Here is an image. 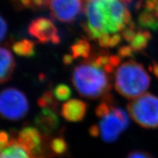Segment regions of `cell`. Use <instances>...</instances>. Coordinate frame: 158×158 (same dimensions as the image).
<instances>
[{
  "label": "cell",
  "mask_w": 158,
  "mask_h": 158,
  "mask_svg": "<svg viewBox=\"0 0 158 158\" xmlns=\"http://www.w3.org/2000/svg\"><path fill=\"white\" fill-rule=\"evenodd\" d=\"M110 76V74L89 57L74 68L71 80L81 96L96 100L109 95L112 86Z\"/></svg>",
  "instance_id": "2"
},
{
  "label": "cell",
  "mask_w": 158,
  "mask_h": 158,
  "mask_svg": "<svg viewBox=\"0 0 158 158\" xmlns=\"http://www.w3.org/2000/svg\"><path fill=\"white\" fill-rule=\"evenodd\" d=\"M156 13H157V14H158V8L157 9V11H156Z\"/></svg>",
  "instance_id": "28"
},
{
  "label": "cell",
  "mask_w": 158,
  "mask_h": 158,
  "mask_svg": "<svg viewBox=\"0 0 158 158\" xmlns=\"http://www.w3.org/2000/svg\"><path fill=\"white\" fill-rule=\"evenodd\" d=\"M121 0H86L84 30L96 42L121 34L133 22L131 13Z\"/></svg>",
  "instance_id": "1"
},
{
  "label": "cell",
  "mask_w": 158,
  "mask_h": 158,
  "mask_svg": "<svg viewBox=\"0 0 158 158\" xmlns=\"http://www.w3.org/2000/svg\"><path fill=\"white\" fill-rule=\"evenodd\" d=\"M10 141V139L9 134L7 132L3 131V130L0 131V143L7 144Z\"/></svg>",
  "instance_id": "25"
},
{
  "label": "cell",
  "mask_w": 158,
  "mask_h": 158,
  "mask_svg": "<svg viewBox=\"0 0 158 158\" xmlns=\"http://www.w3.org/2000/svg\"><path fill=\"white\" fill-rule=\"evenodd\" d=\"M15 68V59L10 51L4 47H0V84L8 81Z\"/></svg>",
  "instance_id": "12"
},
{
  "label": "cell",
  "mask_w": 158,
  "mask_h": 158,
  "mask_svg": "<svg viewBox=\"0 0 158 158\" xmlns=\"http://www.w3.org/2000/svg\"><path fill=\"white\" fill-rule=\"evenodd\" d=\"M92 46L87 40L78 39L70 46V52L68 54L72 61L78 59H87L92 54Z\"/></svg>",
  "instance_id": "14"
},
{
  "label": "cell",
  "mask_w": 158,
  "mask_h": 158,
  "mask_svg": "<svg viewBox=\"0 0 158 158\" xmlns=\"http://www.w3.org/2000/svg\"><path fill=\"white\" fill-rule=\"evenodd\" d=\"M50 148L56 155H63L68 152V144L63 137H56L50 142Z\"/></svg>",
  "instance_id": "18"
},
{
  "label": "cell",
  "mask_w": 158,
  "mask_h": 158,
  "mask_svg": "<svg viewBox=\"0 0 158 158\" xmlns=\"http://www.w3.org/2000/svg\"><path fill=\"white\" fill-rule=\"evenodd\" d=\"M143 7L148 10L156 12L158 8V0H144Z\"/></svg>",
  "instance_id": "23"
},
{
  "label": "cell",
  "mask_w": 158,
  "mask_h": 158,
  "mask_svg": "<svg viewBox=\"0 0 158 158\" xmlns=\"http://www.w3.org/2000/svg\"><path fill=\"white\" fill-rule=\"evenodd\" d=\"M56 99L53 94V92H45L44 94L41 96V98L38 99V106L42 108H52L54 109H56L57 102L56 101Z\"/></svg>",
  "instance_id": "20"
},
{
  "label": "cell",
  "mask_w": 158,
  "mask_h": 158,
  "mask_svg": "<svg viewBox=\"0 0 158 158\" xmlns=\"http://www.w3.org/2000/svg\"><path fill=\"white\" fill-rule=\"evenodd\" d=\"M138 23L141 28L156 31L158 29V14L155 11L143 9L140 12Z\"/></svg>",
  "instance_id": "15"
},
{
  "label": "cell",
  "mask_w": 158,
  "mask_h": 158,
  "mask_svg": "<svg viewBox=\"0 0 158 158\" xmlns=\"http://www.w3.org/2000/svg\"><path fill=\"white\" fill-rule=\"evenodd\" d=\"M86 0H48L51 15L62 23L74 22L85 9Z\"/></svg>",
  "instance_id": "7"
},
{
  "label": "cell",
  "mask_w": 158,
  "mask_h": 158,
  "mask_svg": "<svg viewBox=\"0 0 158 158\" xmlns=\"http://www.w3.org/2000/svg\"><path fill=\"white\" fill-rule=\"evenodd\" d=\"M7 33V22L0 15V42L3 40Z\"/></svg>",
  "instance_id": "24"
},
{
  "label": "cell",
  "mask_w": 158,
  "mask_h": 158,
  "mask_svg": "<svg viewBox=\"0 0 158 158\" xmlns=\"http://www.w3.org/2000/svg\"><path fill=\"white\" fill-rule=\"evenodd\" d=\"M126 158H155L152 155H150L147 152L140 151V150H135L132 152Z\"/></svg>",
  "instance_id": "22"
},
{
  "label": "cell",
  "mask_w": 158,
  "mask_h": 158,
  "mask_svg": "<svg viewBox=\"0 0 158 158\" xmlns=\"http://www.w3.org/2000/svg\"><path fill=\"white\" fill-rule=\"evenodd\" d=\"M151 78L143 66L133 59L126 61L116 70L114 87L120 95L133 100L149 89Z\"/></svg>",
  "instance_id": "3"
},
{
  "label": "cell",
  "mask_w": 158,
  "mask_h": 158,
  "mask_svg": "<svg viewBox=\"0 0 158 158\" xmlns=\"http://www.w3.org/2000/svg\"><path fill=\"white\" fill-rule=\"evenodd\" d=\"M152 40V34L148 30H138L130 43V46L135 53H140L147 48Z\"/></svg>",
  "instance_id": "17"
},
{
  "label": "cell",
  "mask_w": 158,
  "mask_h": 158,
  "mask_svg": "<svg viewBox=\"0 0 158 158\" xmlns=\"http://www.w3.org/2000/svg\"><path fill=\"white\" fill-rule=\"evenodd\" d=\"M16 141L35 156L43 153V138L36 127H23L18 133Z\"/></svg>",
  "instance_id": "9"
},
{
  "label": "cell",
  "mask_w": 158,
  "mask_h": 158,
  "mask_svg": "<svg viewBox=\"0 0 158 158\" xmlns=\"http://www.w3.org/2000/svg\"><path fill=\"white\" fill-rule=\"evenodd\" d=\"M0 158H41L35 156L21 145L15 138L10 141L0 152Z\"/></svg>",
  "instance_id": "13"
},
{
  "label": "cell",
  "mask_w": 158,
  "mask_h": 158,
  "mask_svg": "<svg viewBox=\"0 0 158 158\" xmlns=\"http://www.w3.org/2000/svg\"><path fill=\"white\" fill-rule=\"evenodd\" d=\"M89 133L93 137H98L99 136V129L98 124H93L89 127Z\"/></svg>",
  "instance_id": "26"
},
{
  "label": "cell",
  "mask_w": 158,
  "mask_h": 158,
  "mask_svg": "<svg viewBox=\"0 0 158 158\" xmlns=\"http://www.w3.org/2000/svg\"><path fill=\"white\" fill-rule=\"evenodd\" d=\"M35 122L40 130L48 134L59 127V118L54 108H42V110L35 117Z\"/></svg>",
  "instance_id": "11"
},
{
  "label": "cell",
  "mask_w": 158,
  "mask_h": 158,
  "mask_svg": "<svg viewBox=\"0 0 158 158\" xmlns=\"http://www.w3.org/2000/svg\"><path fill=\"white\" fill-rule=\"evenodd\" d=\"M128 114L135 123L146 129L158 127V96L144 93L127 106Z\"/></svg>",
  "instance_id": "5"
},
{
  "label": "cell",
  "mask_w": 158,
  "mask_h": 158,
  "mask_svg": "<svg viewBox=\"0 0 158 158\" xmlns=\"http://www.w3.org/2000/svg\"><path fill=\"white\" fill-rule=\"evenodd\" d=\"M29 105L23 92L9 87L0 92V115L11 121L23 118L28 114Z\"/></svg>",
  "instance_id": "6"
},
{
  "label": "cell",
  "mask_w": 158,
  "mask_h": 158,
  "mask_svg": "<svg viewBox=\"0 0 158 158\" xmlns=\"http://www.w3.org/2000/svg\"><path fill=\"white\" fill-rule=\"evenodd\" d=\"M28 32L31 37L43 44L58 45L61 42L58 29L51 20L44 17L37 18L29 23Z\"/></svg>",
  "instance_id": "8"
},
{
  "label": "cell",
  "mask_w": 158,
  "mask_h": 158,
  "mask_svg": "<svg viewBox=\"0 0 158 158\" xmlns=\"http://www.w3.org/2000/svg\"><path fill=\"white\" fill-rule=\"evenodd\" d=\"M71 89L68 85L60 84L56 86L53 90V94L55 98L59 101H66L71 96Z\"/></svg>",
  "instance_id": "19"
},
{
  "label": "cell",
  "mask_w": 158,
  "mask_h": 158,
  "mask_svg": "<svg viewBox=\"0 0 158 158\" xmlns=\"http://www.w3.org/2000/svg\"><path fill=\"white\" fill-rule=\"evenodd\" d=\"M95 114L100 118L99 136L106 143H113L129 126V116L124 109L114 106L108 95L98 105Z\"/></svg>",
  "instance_id": "4"
},
{
  "label": "cell",
  "mask_w": 158,
  "mask_h": 158,
  "mask_svg": "<svg viewBox=\"0 0 158 158\" xmlns=\"http://www.w3.org/2000/svg\"><path fill=\"white\" fill-rule=\"evenodd\" d=\"M87 104L78 99H71L62 105L61 114L62 117L70 122L82 121L86 116Z\"/></svg>",
  "instance_id": "10"
},
{
  "label": "cell",
  "mask_w": 158,
  "mask_h": 158,
  "mask_svg": "<svg viewBox=\"0 0 158 158\" xmlns=\"http://www.w3.org/2000/svg\"><path fill=\"white\" fill-rule=\"evenodd\" d=\"M13 51L18 56L30 58L36 54L35 43L28 39L21 40L13 43Z\"/></svg>",
  "instance_id": "16"
},
{
  "label": "cell",
  "mask_w": 158,
  "mask_h": 158,
  "mask_svg": "<svg viewBox=\"0 0 158 158\" xmlns=\"http://www.w3.org/2000/svg\"><path fill=\"white\" fill-rule=\"evenodd\" d=\"M117 55L121 58V59H130L133 58L134 55H135V52L131 48V47L129 45H127L120 47L118 50Z\"/></svg>",
  "instance_id": "21"
},
{
  "label": "cell",
  "mask_w": 158,
  "mask_h": 158,
  "mask_svg": "<svg viewBox=\"0 0 158 158\" xmlns=\"http://www.w3.org/2000/svg\"><path fill=\"white\" fill-rule=\"evenodd\" d=\"M149 70L152 72L154 76L158 78V62H153L152 64L149 67Z\"/></svg>",
  "instance_id": "27"
}]
</instances>
